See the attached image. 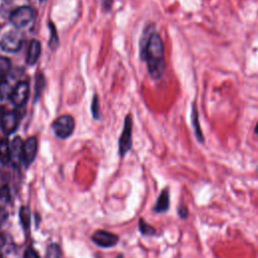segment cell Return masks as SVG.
I'll list each match as a JSON object with an SVG mask.
<instances>
[{
  "mask_svg": "<svg viewBox=\"0 0 258 258\" xmlns=\"http://www.w3.org/2000/svg\"><path fill=\"white\" fill-rule=\"evenodd\" d=\"M141 57L146 60L148 73L152 79H159L165 68L164 47L160 35L154 25H148L143 31L140 41Z\"/></svg>",
  "mask_w": 258,
  "mask_h": 258,
  "instance_id": "6da1fadb",
  "label": "cell"
},
{
  "mask_svg": "<svg viewBox=\"0 0 258 258\" xmlns=\"http://www.w3.org/2000/svg\"><path fill=\"white\" fill-rule=\"evenodd\" d=\"M51 129L57 137L61 139L68 138L74 132L75 120L70 115L59 116L52 122Z\"/></svg>",
  "mask_w": 258,
  "mask_h": 258,
  "instance_id": "7a4b0ae2",
  "label": "cell"
},
{
  "mask_svg": "<svg viewBox=\"0 0 258 258\" xmlns=\"http://www.w3.org/2000/svg\"><path fill=\"white\" fill-rule=\"evenodd\" d=\"M119 154L124 156L132 146V118L128 115L124 121V127L119 138Z\"/></svg>",
  "mask_w": 258,
  "mask_h": 258,
  "instance_id": "3957f363",
  "label": "cell"
},
{
  "mask_svg": "<svg viewBox=\"0 0 258 258\" xmlns=\"http://www.w3.org/2000/svg\"><path fill=\"white\" fill-rule=\"evenodd\" d=\"M23 42V35L21 32L13 30L5 34L0 40V46L7 52L17 51Z\"/></svg>",
  "mask_w": 258,
  "mask_h": 258,
  "instance_id": "277c9868",
  "label": "cell"
},
{
  "mask_svg": "<svg viewBox=\"0 0 258 258\" xmlns=\"http://www.w3.org/2000/svg\"><path fill=\"white\" fill-rule=\"evenodd\" d=\"M33 17V10L29 6H22L15 9L10 14V21L16 27H23L27 25Z\"/></svg>",
  "mask_w": 258,
  "mask_h": 258,
  "instance_id": "5b68a950",
  "label": "cell"
},
{
  "mask_svg": "<svg viewBox=\"0 0 258 258\" xmlns=\"http://www.w3.org/2000/svg\"><path fill=\"white\" fill-rule=\"evenodd\" d=\"M29 94V85L27 82H18L14 87L10 96V101L15 107H22L25 105Z\"/></svg>",
  "mask_w": 258,
  "mask_h": 258,
  "instance_id": "8992f818",
  "label": "cell"
},
{
  "mask_svg": "<svg viewBox=\"0 0 258 258\" xmlns=\"http://www.w3.org/2000/svg\"><path fill=\"white\" fill-rule=\"evenodd\" d=\"M92 241L100 247L109 248L114 247L118 243L119 237L111 232L98 230L92 235Z\"/></svg>",
  "mask_w": 258,
  "mask_h": 258,
  "instance_id": "52a82bcc",
  "label": "cell"
},
{
  "mask_svg": "<svg viewBox=\"0 0 258 258\" xmlns=\"http://www.w3.org/2000/svg\"><path fill=\"white\" fill-rule=\"evenodd\" d=\"M19 119H20L19 114L16 111L4 112L1 118V123H0V127L3 133L6 135L12 134L18 127Z\"/></svg>",
  "mask_w": 258,
  "mask_h": 258,
  "instance_id": "ba28073f",
  "label": "cell"
},
{
  "mask_svg": "<svg viewBox=\"0 0 258 258\" xmlns=\"http://www.w3.org/2000/svg\"><path fill=\"white\" fill-rule=\"evenodd\" d=\"M36 152H37L36 138L34 136L28 137L26 141L23 143V150H22V161L26 167L33 162V160L35 159Z\"/></svg>",
  "mask_w": 258,
  "mask_h": 258,
  "instance_id": "9c48e42d",
  "label": "cell"
},
{
  "mask_svg": "<svg viewBox=\"0 0 258 258\" xmlns=\"http://www.w3.org/2000/svg\"><path fill=\"white\" fill-rule=\"evenodd\" d=\"M17 74H8L3 80L0 81V101L10 98L12 91L16 85H13V81L17 80Z\"/></svg>",
  "mask_w": 258,
  "mask_h": 258,
  "instance_id": "30bf717a",
  "label": "cell"
},
{
  "mask_svg": "<svg viewBox=\"0 0 258 258\" xmlns=\"http://www.w3.org/2000/svg\"><path fill=\"white\" fill-rule=\"evenodd\" d=\"M11 161L14 167H19L20 162L22 161V150H23V142L20 137H15L11 144Z\"/></svg>",
  "mask_w": 258,
  "mask_h": 258,
  "instance_id": "8fae6325",
  "label": "cell"
},
{
  "mask_svg": "<svg viewBox=\"0 0 258 258\" xmlns=\"http://www.w3.org/2000/svg\"><path fill=\"white\" fill-rule=\"evenodd\" d=\"M41 51V45L40 42L36 39H32L29 43L28 50H27V55H26V62L30 66L35 63L40 55Z\"/></svg>",
  "mask_w": 258,
  "mask_h": 258,
  "instance_id": "7c38bea8",
  "label": "cell"
},
{
  "mask_svg": "<svg viewBox=\"0 0 258 258\" xmlns=\"http://www.w3.org/2000/svg\"><path fill=\"white\" fill-rule=\"evenodd\" d=\"M168 208H169V194L167 189H163L156 201L154 212L165 213L168 210Z\"/></svg>",
  "mask_w": 258,
  "mask_h": 258,
  "instance_id": "4fadbf2b",
  "label": "cell"
},
{
  "mask_svg": "<svg viewBox=\"0 0 258 258\" xmlns=\"http://www.w3.org/2000/svg\"><path fill=\"white\" fill-rule=\"evenodd\" d=\"M0 162L4 165L11 162V147L7 138L0 140Z\"/></svg>",
  "mask_w": 258,
  "mask_h": 258,
  "instance_id": "5bb4252c",
  "label": "cell"
},
{
  "mask_svg": "<svg viewBox=\"0 0 258 258\" xmlns=\"http://www.w3.org/2000/svg\"><path fill=\"white\" fill-rule=\"evenodd\" d=\"M19 218H20V222L22 227L27 230L30 226V210L29 208L23 206L20 208L19 210Z\"/></svg>",
  "mask_w": 258,
  "mask_h": 258,
  "instance_id": "9a60e30c",
  "label": "cell"
},
{
  "mask_svg": "<svg viewBox=\"0 0 258 258\" xmlns=\"http://www.w3.org/2000/svg\"><path fill=\"white\" fill-rule=\"evenodd\" d=\"M191 119H192V126H194V129H195V133H196V136L198 138V140L200 142H204V137H203V134H202V130L200 128V125H199V119H198V112L196 110V108L194 107L192 108V115H191Z\"/></svg>",
  "mask_w": 258,
  "mask_h": 258,
  "instance_id": "2e32d148",
  "label": "cell"
},
{
  "mask_svg": "<svg viewBox=\"0 0 258 258\" xmlns=\"http://www.w3.org/2000/svg\"><path fill=\"white\" fill-rule=\"evenodd\" d=\"M60 257H61V252L57 244L53 243L47 246L45 258H60Z\"/></svg>",
  "mask_w": 258,
  "mask_h": 258,
  "instance_id": "e0dca14e",
  "label": "cell"
},
{
  "mask_svg": "<svg viewBox=\"0 0 258 258\" xmlns=\"http://www.w3.org/2000/svg\"><path fill=\"white\" fill-rule=\"evenodd\" d=\"M138 226H139V231L142 235H145V236H152L155 234V229L147 224L143 219H140L139 220V223H138Z\"/></svg>",
  "mask_w": 258,
  "mask_h": 258,
  "instance_id": "ac0fdd59",
  "label": "cell"
},
{
  "mask_svg": "<svg viewBox=\"0 0 258 258\" xmlns=\"http://www.w3.org/2000/svg\"><path fill=\"white\" fill-rule=\"evenodd\" d=\"M10 71V61L4 56H0V81L3 80Z\"/></svg>",
  "mask_w": 258,
  "mask_h": 258,
  "instance_id": "d6986e66",
  "label": "cell"
},
{
  "mask_svg": "<svg viewBox=\"0 0 258 258\" xmlns=\"http://www.w3.org/2000/svg\"><path fill=\"white\" fill-rule=\"evenodd\" d=\"M0 200L4 203H9L11 200V192L6 183L0 185Z\"/></svg>",
  "mask_w": 258,
  "mask_h": 258,
  "instance_id": "ffe728a7",
  "label": "cell"
},
{
  "mask_svg": "<svg viewBox=\"0 0 258 258\" xmlns=\"http://www.w3.org/2000/svg\"><path fill=\"white\" fill-rule=\"evenodd\" d=\"M50 41H49V44L51 47H55L57 44H58V40H57V34H56V30L54 28V25L53 23H50Z\"/></svg>",
  "mask_w": 258,
  "mask_h": 258,
  "instance_id": "44dd1931",
  "label": "cell"
},
{
  "mask_svg": "<svg viewBox=\"0 0 258 258\" xmlns=\"http://www.w3.org/2000/svg\"><path fill=\"white\" fill-rule=\"evenodd\" d=\"M92 115L95 119H98L100 117V109H99V101L97 96L94 97L92 101Z\"/></svg>",
  "mask_w": 258,
  "mask_h": 258,
  "instance_id": "7402d4cb",
  "label": "cell"
},
{
  "mask_svg": "<svg viewBox=\"0 0 258 258\" xmlns=\"http://www.w3.org/2000/svg\"><path fill=\"white\" fill-rule=\"evenodd\" d=\"M43 87H44V79L41 75H39L37 77V81H36V85H35V97L39 96Z\"/></svg>",
  "mask_w": 258,
  "mask_h": 258,
  "instance_id": "603a6c76",
  "label": "cell"
},
{
  "mask_svg": "<svg viewBox=\"0 0 258 258\" xmlns=\"http://www.w3.org/2000/svg\"><path fill=\"white\" fill-rule=\"evenodd\" d=\"M23 258H40V256L38 255V253L31 247H28L25 252H24V256Z\"/></svg>",
  "mask_w": 258,
  "mask_h": 258,
  "instance_id": "cb8c5ba5",
  "label": "cell"
},
{
  "mask_svg": "<svg viewBox=\"0 0 258 258\" xmlns=\"http://www.w3.org/2000/svg\"><path fill=\"white\" fill-rule=\"evenodd\" d=\"M7 218H8V212L4 207L0 206V226L5 223Z\"/></svg>",
  "mask_w": 258,
  "mask_h": 258,
  "instance_id": "d4e9b609",
  "label": "cell"
},
{
  "mask_svg": "<svg viewBox=\"0 0 258 258\" xmlns=\"http://www.w3.org/2000/svg\"><path fill=\"white\" fill-rule=\"evenodd\" d=\"M177 213H178L180 218L185 219L187 217V208L185 206H180L177 210Z\"/></svg>",
  "mask_w": 258,
  "mask_h": 258,
  "instance_id": "484cf974",
  "label": "cell"
},
{
  "mask_svg": "<svg viewBox=\"0 0 258 258\" xmlns=\"http://www.w3.org/2000/svg\"><path fill=\"white\" fill-rule=\"evenodd\" d=\"M103 2V6L105 7V9H110V6H111V0H102Z\"/></svg>",
  "mask_w": 258,
  "mask_h": 258,
  "instance_id": "4316f807",
  "label": "cell"
},
{
  "mask_svg": "<svg viewBox=\"0 0 258 258\" xmlns=\"http://www.w3.org/2000/svg\"><path fill=\"white\" fill-rule=\"evenodd\" d=\"M4 109H3V107H0V123H1V118H2V115L4 114Z\"/></svg>",
  "mask_w": 258,
  "mask_h": 258,
  "instance_id": "83f0119b",
  "label": "cell"
},
{
  "mask_svg": "<svg viewBox=\"0 0 258 258\" xmlns=\"http://www.w3.org/2000/svg\"><path fill=\"white\" fill-rule=\"evenodd\" d=\"M255 134H256V136L258 137V123H257L256 126H255Z\"/></svg>",
  "mask_w": 258,
  "mask_h": 258,
  "instance_id": "f1b7e54d",
  "label": "cell"
},
{
  "mask_svg": "<svg viewBox=\"0 0 258 258\" xmlns=\"http://www.w3.org/2000/svg\"><path fill=\"white\" fill-rule=\"evenodd\" d=\"M0 258H3V257H2V256H0Z\"/></svg>",
  "mask_w": 258,
  "mask_h": 258,
  "instance_id": "f546056e",
  "label": "cell"
},
{
  "mask_svg": "<svg viewBox=\"0 0 258 258\" xmlns=\"http://www.w3.org/2000/svg\"><path fill=\"white\" fill-rule=\"evenodd\" d=\"M41 1H42V0H41Z\"/></svg>",
  "mask_w": 258,
  "mask_h": 258,
  "instance_id": "4dcf8cb0",
  "label": "cell"
}]
</instances>
